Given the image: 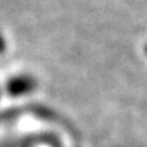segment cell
Wrapping results in <instances>:
<instances>
[{
	"instance_id": "6da1fadb",
	"label": "cell",
	"mask_w": 147,
	"mask_h": 147,
	"mask_svg": "<svg viewBox=\"0 0 147 147\" xmlns=\"http://www.w3.org/2000/svg\"><path fill=\"white\" fill-rule=\"evenodd\" d=\"M33 89H34V79H32L30 76H26V75L12 78L7 83V91H8V94L14 95V97L27 94Z\"/></svg>"
}]
</instances>
